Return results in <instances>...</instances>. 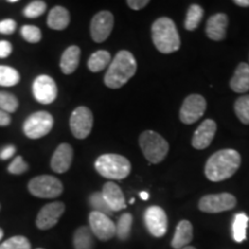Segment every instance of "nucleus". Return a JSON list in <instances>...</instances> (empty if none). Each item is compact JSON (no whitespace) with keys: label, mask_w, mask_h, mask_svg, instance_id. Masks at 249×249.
Instances as JSON below:
<instances>
[{"label":"nucleus","mask_w":249,"mask_h":249,"mask_svg":"<svg viewBox=\"0 0 249 249\" xmlns=\"http://www.w3.org/2000/svg\"><path fill=\"white\" fill-rule=\"evenodd\" d=\"M89 204L92 208V211H97V213H104L107 216H112L113 211L110 209L107 202H105L104 197H103L102 192H96L90 195L89 197Z\"/></svg>","instance_id":"nucleus-30"},{"label":"nucleus","mask_w":249,"mask_h":249,"mask_svg":"<svg viewBox=\"0 0 249 249\" xmlns=\"http://www.w3.org/2000/svg\"><path fill=\"white\" fill-rule=\"evenodd\" d=\"M46 2L42 0H36V1H31L30 4L26 6L23 9V15L28 18H39L40 15L44 14L46 11Z\"/></svg>","instance_id":"nucleus-34"},{"label":"nucleus","mask_w":249,"mask_h":249,"mask_svg":"<svg viewBox=\"0 0 249 249\" xmlns=\"http://www.w3.org/2000/svg\"><path fill=\"white\" fill-rule=\"evenodd\" d=\"M102 195L104 197L110 209L113 211H120L126 208V200L120 187L117 183L108 181L103 186Z\"/></svg>","instance_id":"nucleus-18"},{"label":"nucleus","mask_w":249,"mask_h":249,"mask_svg":"<svg viewBox=\"0 0 249 249\" xmlns=\"http://www.w3.org/2000/svg\"><path fill=\"white\" fill-rule=\"evenodd\" d=\"M230 87L234 92L245 93L249 90V65L246 62H241L238 65L233 74Z\"/></svg>","instance_id":"nucleus-21"},{"label":"nucleus","mask_w":249,"mask_h":249,"mask_svg":"<svg viewBox=\"0 0 249 249\" xmlns=\"http://www.w3.org/2000/svg\"><path fill=\"white\" fill-rule=\"evenodd\" d=\"M20 82V73L13 67L0 65V86L13 87Z\"/></svg>","instance_id":"nucleus-29"},{"label":"nucleus","mask_w":249,"mask_h":249,"mask_svg":"<svg viewBox=\"0 0 249 249\" xmlns=\"http://www.w3.org/2000/svg\"><path fill=\"white\" fill-rule=\"evenodd\" d=\"M234 111L242 124H249V95L239 97L234 103Z\"/></svg>","instance_id":"nucleus-31"},{"label":"nucleus","mask_w":249,"mask_h":249,"mask_svg":"<svg viewBox=\"0 0 249 249\" xmlns=\"http://www.w3.org/2000/svg\"><path fill=\"white\" fill-rule=\"evenodd\" d=\"M28 170V164L23 160V158L21 156H18L15 160L12 161L11 164L8 165L7 171L11 174H14V176H18V174H23L27 172Z\"/></svg>","instance_id":"nucleus-36"},{"label":"nucleus","mask_w":249,"mask_h":249,"mask_svg":"<svg viewBox=\"0 0 249 249\" xmlns=\"http://www.w3.org/2000/svg\"><path fill=\"white\" fill-rule=\"evenodd\" d=\"M15 29H17V22L12 18H6V20L0 21V34L12 35Z\"/></svg>","instance_id":"nucleus-37"},{"label":"nucleus","mask_w":249,"mask_h":249,"mask_svg":"<svg viewBox=\"0 0 249 249\" xmlns=\"http://www.w3.org/2000/svg\"><path fill=\"white\" fill-rule=\"evenodd\" d=\"M11 124V116L0 110V127H6Z\"/></svg>","instance_id":"nucleus-41"},{"label":"nucleus","mask_w":249,"mask_h":249,"mask_svg":"<svg viewBox=\"0 0 249 249\" xmlns=\"http://www.w3.org/2000/svg\"><path fill=\"white\" fill-rule=\"evenodd\" d=\"M134 201H135V200H134V198H130V201H129V203H130V204H133V203H134Z\"/></svg>","instance_id":"nucleus-46"},{"label":"nucleus","mask_w":249,"mask_h":249,"mask_svg":"<svg viewBox=\"0 0 249 249\" xmlns=\"http://www.w3.org/2000/svg\"><path fill=\"white\" fill-rule=\"evenodd\" d=\"M114 26L113 14L108 11H102L95 14L90 23V35L93 42L102 43L108 38Z\"/></svg>","instance_id":"nucleus-12"},{"label":"nucleus","mask_w":249,"mask_h":249,"mask_svg":"<svg viewBox=\"0 0 249 249\" xmlns=\"http://www.w3.org/2000/svg\"><path fill=\"white\" fill-rule=\"evenodd\" d=\"M0 210H1V204H0Z\"/></svg>","instance_id":"nucleus-47"},{"label":"nucleus","mask_w":249,"mask_h":249,"mask_svg":"<svg viewBox=\"0 0 249 249\" xmlns=\"http://www.w3.org/2000/svg\"><path fill=\"white\" fill-rule=\"evenodd\" d=\"M81 50L79 46L71 45L64 51L60 59V68L61 71L66 75L73 74L77 70L80 64Z\"/></svg>","instance_id":"nucleus-20"},{"label":"nucleus","mask_w":249,"mask_h":249,"mask_svg":"<svg viewBox=\"0 0 249 249\" xmlns=\"http://www.w3.org/2000/svg\"><path fill=\"white\" fill-rule=\"evenodd\" d=\"M74 249H93L95 240L93 234L88 226H81L73 234Z\"/></svg>","instance_id":"nucleus-24"},{"label":"nucleus","mask_w":249,"mask_h":249,"mask_svg":"<svg viewBox=\"0 0 249 249\" xmlns=\"http://www.w3.org/2000/svg\"><path fill=\"white\" fill-rule=\"evenodd\" d=\"M15 150H17V149H15L14 145H12V144L6 145V147L2 149L1 151H0V160H7L8 158H11L12 156L15 154Z\"/></svg>","instance_id":"nucleus-39"},{"label":"nucleus","mask_w":249,"mask_h":249,"mask_svg":"<svg viewBox=\"0 0 249 249\" xmlns=\"http://www.w3.org/2000/svg\"><path fill=\"white\" fill-rule=\"evenodd\" d=\"M140 147L145 160L151 164H160L169 154V143L160 134L145 130L140 135Z\"/></svg>","instance_id":"nucleus-5"},{"label":"nucleus","mask_w":249,"mask_h":249,"mask_svg":"<svg viewBox=\"0 0 249 249\" xmlns=\"http://www.w3.org/2000/svg\"><path fill=\"white\" fill-rule=\"evenodd\" d=\"M12 51H13V48L11 43L7 40H0V58H8L12 54Z\"/></svg>","instance_id":"nucleus-38"},{"label":"nucleus","mask_w":249,"mask_h":249,"mask_svg":"<svg viewBox=\"0 0 249 249\" xmlns=\"http://www.w3.org/2000/svg\"><path fill=\"white\" fill-rule=\"evenodd\" d=\"M2 236H4V231H2V229H0V241H1Z\"/></svg>","instance_id":"nucleus-44"},{"label":"nucleus","mask_w":249,"mask_h":249,"mask_svg":"<svg viewBox=\"0 0 249 249\" xmlns=\"http://www.w3.org/2000/svg\"><path fill=\"white\" fill-rule=\"evenodd\" d=\"M0 249H31L30 241L23 235H14L0 245Z\"/></svg>","instance_id":"nucleus-33"},{"label":"nucleus","mask_w":249,"mask_h":249,"mask_svg":"<svg viewBox=\"0 0 249 249\" xmlns=\"http://www.w3.org/2000/svg\"><path fill=\"white\" fill-rule=\"evenodd\" d=\"M217 130V124L213 119H205L194 132L192 145L197 150H203L213 142Z\"/></svg>","instance_id":"nucleus-16"},{"label":"nucleus","mask_w":249,"mask_h":249,"mask_svg":"<svg viewBox=\"0 0 249 249\" xmlns=\"http://www.w3.org/2000/svg\"><path fill=\"white\" fill-rule=\"evenodd\" d=\"M151 37L155 48L160 53H173L178 51L181 45L176 23L170 18H160L152 23Z\"/></svg>","instance_id":"nucleus-3"},{"label":"nucleus","mask_w":249,"mask_h":249,"mask_svg":"<svg viewBox=\"0 0 249 249\" xmlns=\"http://www.w3.org/2000/svg\"><path fill=\"white\" fill-rule=\"evenodd\" d=\"M28 191L31 195L39 198H55L64 192L61 181L52 176H38L28 183Z\"/></svg>","instance_id":"nucleus-6"},{"label":"nucleus","mask_w":249,"mask_h":249,"mask_svg":"<svg viewBox=\"0 0 249 249\" xmlns=\"http://www.w3.org/2000/svg\"><path fill=\"white\" fill-rule=\"evenodd\" d=\"M193 240V226L188 220H181L177 226L176 232L171 241V246L174 249L187 247Z\"/></svg>","instance_id":"nucleus-22"},{"label":"nucleus","mask_w":249,"mask_h":249,"mask_svg":"<svg viewBox=\"0 0 249 249\" xmlns=\"http://www.w3.org/2000/svg\"><path fill=\"white\" fill-rule=\"evenodd\" d=\"M73 161V148L68 143H61L51 158V169L55 173H65L70 170Z\"/></svg>","instance_id":"nucleus-17"},{"label":"nucleus","mask_w":249,"mask_h":249,"mask_svg":"<svg viewBox=\"0 0 249 249\" xmlns=\"http://www.w3.org/2000/svg\"><path fill=\"white\" fill-rule=\"evenodd\" d=\"M138 70L135 58L127 50L118 52L111 61L104 76V83L110 89H119L135 75Z\"/></svg>","instance_id":"nucleus-2"},{"label":"nucleus","mask_w":249,"mask_h":249,"mask_svg":"<svg viewBox=\"0 0 249 249\" xmlns=\"http://www.w3.org/2000/svg\"><path fill=\"white\" fill-rule=\"evenodd\" d=\"M144 223L149 233L155 238H161L166 234L167 216L160 207H149L144 213Z\"/></svg>","instance_id":"nucleus-14"},{"label":"nucleus","mask_w":249,"mask_h":249,"mask_svg":"<svg viewBox=\"0 0 249 249\" xmlns=\"http://www.w3.org/2000/svg\"><path fill=\"white\" fill-rule=\"evenodd\" d=\"M18 107V101L13 93L0 91V110L6 113H14Z\"/></svg>","instance_id":"nucleus-32"},{"label":"nucleus","mask_w":249,"mask_h":249,"mask_svg":"<svg viewBox=\"0 0 249 249\" xmlns=\"http://www.w3.org/2000/svg\"><path fill=\"white\" fill-rule=\"evenodd\" d=\"M148 4V0H128L127 1V5L129 6V8L134 9V11H140V9L144 8Z\"/></svg>","instance_id":"nucleus-40"},{"label":"nucleus","mask_w":249,"mask_h":249,"mask_svg":"<svg viewBox=\"0 0 249 249\" xmlns=\"http://www.w3.org/2000/svg\"><path fill=\"white\" fill-rule=\"evenodd\" d=\"M241 165V156L233 149H223L211 156L204 167L205 177L218 182L231 178Z\"/></svg>","instance_id":"nucleus-1"},{"label":"nucleus","mask_w":249,"mask_h":249,"mask_svg":"<svg viewBox=\"0 0 249 249\" xmlns=\"http://www.w3.org/2000/svg\"><path fill=\"white\" fill-rule=\"evenodd\" d=\"M236 205V198L230 193L205 195L198 202V209L202 213H219L233 209Z\"/></svg>","instance_id":"nucleus-8"},{"label":"nucleus","mask_w":249,"mask_h":249,"mask_svg":"<svg viewBox=\"0 0 249 249\" xmlns=\"http://www.w3.org/2000/svg\"><path fill=\"white\" fill-rule=\"evenodd\" d=\"M181 249H196V248L192 247V246H187V247H183V248H181Z\"/></svg>","instance_id":"nucleus-45"},{"label":"nucleus","mask_w":249,"mask_h":249,"mask_svg":"<svg viewBox=\"0 0 249 249\" xmlns=\"http://www.w3.org/2000/svg\"><path fill=\"white\" fill-rule=\"evenodd\" d=\"M36 249H44V248H36Z\"/></svg>","instance_id":"nucleus-48"},{"label":"nucleus","mask_w":249,"mask_h":249,"mask_svg":"<svg viewBox=\"0 0 249 249\" xmlns=\"http://www.w3.org/2000/svg\"><path fill=\"white\" fill-rule=\"evenodd\" d=\"M140 196H141V198L143 201L149 200V193H147V192H141L140 193Z\"/></svg>","instance_id":"nucleus-43"},{"label":"nucleus","mask_w":249,"mask_h":249,"mask_svg":"<svg viewBox=\"0 0 249 249\" xmlns=\"http://www.w3.org/2000/svg\"><path fill=\"white\" fill-rule=\"evenodd\" d=\"M71 15L67 8L62 6H54L50 11L48 17V26L53 30H64L70 24Z\"/></svg>","instance_id":"nucleus-23"},{"label":"nucleus","mask_w":249,"mask_h":249,"mask_svg":"<svg viewBox=\"0 0 249 249\" xmlns=\"http://www.w3.org/2000/svg\"><path fill=\"white\" fill-rule=\"evenodd\" d=\"M53 117L46 111H38L29 116L23 124V132L27 138L37 140L48 135L53 128Z\"/></svg>","instance_id":"nucleus-7"},{"label":"nucleus","mask_w":249,"mask_h":249,"mask_svg":"<svg viewBox=\"0 0 249 249\" xmlns=\"http://www.w3.org/2000/svg\"><path fill=\"white\" fill-rule=\"evenodd\" d=\"M133 225V216L130 213H123L118 219L116 225V235L121 241H126L129 238Z\"/></svg>","instance_id":"nucleus-28"},{"label":"nucleus","mask_w":249,"mask_h":249,"mask_svg":"<svg viewBox=\"0 0 249 249\" xmlns=\"http://www.w3.org/2000/svg\"><path fill=\"white\" fill-rule=\"evenodd\" d=\"M234 4L240 7H249V0H234Z\"/></svg>","instance_id":"nucleus-42"},{"label":"nucleus","mask_w":249,"mask_h":249,"mask_svg":"<svg viewBox=\"0 0 249 249\" xmlns=\"http://www.w3.org/2000/svg\"><path fill=\"white\" fill-rule=\"evenodd\" d=\"M89 225L92 234L99 240L108 241L116 236V224L107 214L91 211L89 213Z\"/></svg>","instance_id":"nucleus-11"},{"label":"nucleus","mask_w":249,"mask_h":249,"mask_svg":"<svg viewBox=\"0 0 249 249\" xmlns=\"http://www.w3.org/2000/svg\"><path fill=\"white\" fill-rule=\"evenodd\" d=\"M93 126L92 112L87 107H79L71 112L70 118L71 132L74 138L83 140L88 138Z\"/></svg>","instance_id":"nucleus-9"},{"label":"nucleus","mask_w":249,"mask_h":249,"mask_svg":"<svg viewBox=\"0 0 249 249\" xmlns=\"http://www.w3.org/2000/svg\"><path fill=\"white\" fill-rule=\"evenodd\" d=\"M95 169L104 178L110 180H123L129 176L132 165L124 156L118 154H105L99 156L96 160Z\"/></svg>","instance_id":"nucleus-4"},{"label":"nucleus","mask_w":249,"mask_h":249,"mask_svg":"<svg viewBox=\"0 0 249 249\" xmlns=\"http://www.w3.org/2000/svg\"><path fill=\"white\" fill-rule=\"evenodd\" d=\"M111 64V54L110 52L105 51V50H98V51L93 52L90 55L88 60V68L92 73H98L105 70Z\"/></svg>","instance_id":"nucleus-25"},{"label":"nucleus","mask_w":249,"mask_h":249,"mask_svg":"<svg viewBox=\"0 0 249 249\" xmlns=\"http://www.w3.org/2000/svg\"><path fill=\"white\" fill-rule=\"evenodd\" d=\"M249 222V217L247 214L241 213H236L232 223V235L235 242L245 241L247 238V225Z\"/></svg>","instance_id":"nucleus-26"},{"label":"nucleus","mask_w":249,"mask_h":249,"mask_svg":"<svg viewBox=\"0 0 249 249\" xmlns=\"http://www.w3.org/2000/svg\"><path fill=\"white\" fill-rule=\"evenodd\" d=\"M21 35L27 42L29 43H38L40 39H42V31L38 27L36 26H23L21 28Z\"/></svg>","instance_id":"nucleus-35"},{"label":"nucleus","mask_w":249,"mask_h":249,"mask_svg":"<svg viewBox=\"0 0 249 249\" xmlns=\"http://www.w3.org/2000/svg\"><path fill=\"white\" fill-rule=\"evenodd\" d=\"M65 209L66 207L62 202H52V203L45 204L37 214L36 226L42 231L52 229L57 225L60 217L65 213Z\"/></svg>","instance_id":"nucleus-15"},{"label":"nucleus","mask_w":249,"mask_h":249,"mask_svg":"<svg viewBox=\"0 0 249 249\" xmlns=\"http://www.w3.org/2000/svg\"><path fill=\"white\" fill-rule=\"evenodd\" d=\"M33 93L36 101L40 104H51L58 95L55 81L49 75L37 76L33 83Z\"/></svg>","instance_id":"nucleus-13"},{"label":"nucleus","mask_w":249,"mask_h":249,"mask_svg":"<svg viewBox=\"0 0 249 249\" xmlns=\"http://www.w3.org/2000/svg\"><path fill=\"white\" fill-rule=\"evenodd\" d=\"M229 24V18L224 13H217L209 18L205 26L207 36L213 40H222L226 37V29Z\"/></svg>","instance_id":"nucleus-19"},{"label":"nucleus","mask_w":249,"mask_h":249,"mask_svg":"<svg viewBox=\"0 0 249 249\" xmlns=\"http://www.w3.org/2000/svg\"><path fill=\"white\" fill-rule=\"evenodd\" d=\"M207 108V102L203 96L193 93L182 103L180 108V120L185 124H192L201 119Z\"/></svg>","instance_id":"nucleus-10"},{"label":"nucleus","mask_w":249,"mask_h":249,"mask_svg":"<svg viewBox=\"0 0 249 249\" xmlns=\"http://www.w3.org/2000/svg\"><path fill=\"white\" fill-rule=\"evenodd\" d=\"M204 11L200 5H191L188 11H187L186 20H185V28L186 30L193 31L198 27L201 23V20L203 18Z\"/></svg>","instance_id":"nucleus-27"}]
</instances>
